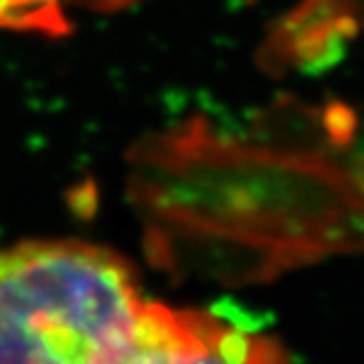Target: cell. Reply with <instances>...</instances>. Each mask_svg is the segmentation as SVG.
<instances>
[{
    "label": "cell",
    "mask_w": 364,
    "mask_h": 364,
    "mask_svg": "<svg viewBox=\"0 0 364 364\" xmlns=\"http://www.w3.org/2000/svg\"><path fill=\"white\" fill-rule=\"evenodd\" d=\"M149 303L130 263L107 246H0V364H130Z\"/></svg>",
    "instance_id": "6da1fadb"
},
{
    "label": "cell",
    "mask_w": 364,
    "mask_h": 364,
    "mask_svg": "<svg viewBox=\"0 0 364 364\" xmlns=\"http://www.w3.org/2000/svg\"><path fill=\"white\" fill-rule=\"evenodd\" d=\"M130 364H294L279 341L203 310L149 303Z\"/></svg>",
    "instance_id": "7a4b0ae2"
},
{
    "label": "cell",
    "mask_w": 364,
    "mask_h": 364,
    "mask_svg": "<svg viewBox=\"0 0 364 364\" xmlns=\"http://www.w3.org/2000/svg\"><path fill=\"white\" fill-rule=\"evenodd\" d=\"M140 0H0V28L14 33L67 36L71 12H119Z\"/></svg>",
    "instance_id": "3957f363"
}]
</instances>
